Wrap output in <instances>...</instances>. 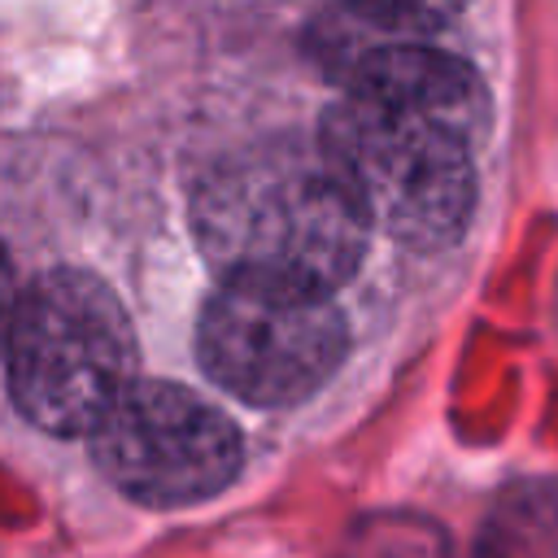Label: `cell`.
Returning <instances> with one entry per match:
<instances>
[{"label": "cell", "instance_id": "cell-1", "mask_svg": "<svg viewBox=\"0 0 558 558\" xmlns=\"http://www.w3.org/2000/svg\"><path fill=\"white\" fill-rule=\"evenodd\" d=\"M192 227L218 275H266L331 292L357 270L371 222L323 153L262 148L205 174Z\"/></svg>", "mask_w": 558, "mask_h": 558}, {"label": "cell", "instance_id": "cell-2", "mask_svg": "<svg viewBox=\"0 0 558 558\" xmlns=\"http://www.w3.org/2000/svg\"><path fill=\"white\" fill-rule=\"evenodd\" d=\"M466 135L349 92L318 122V153L362 218L410 248H449L475 205Z\"/></svg>", "mask_w": 558, "mask_h": 558}, {"label": "cell", "instance_id": "cell-3", "mask_svg": "<svg viewBox=\"0 0 558 558\" xmlns=\"http://www.w3.org/2000/svg\"><path fill=\"white\" fill-rule=\"evenodd\" d=\"M9 388L31 423L87 436L135 384V331L113 288L87 270L39 275L13 310Z\"/></svg>", "mask_w": 558, "mask_h": 558}, {"label": "cell", "instance_id": "cell-4", "mask_svg": "<svg viewBox=\"0 0 558 558\" xmlns=\"http://www.w3.org/2000/svg\"><path fill=\"white\" fill-rule=\"evenodd\" d=\"M344 349L349 327L327 288L266 275H222L196 323L205 375L248 405L310 397Z\"/></svg>", "mask_w": 558, "mask_h": 558}, {"label": "cell", "instance_id": "cell-5", "mask_svg": "<svg viewBox=\"0 0 558 558\" xmlns=\"http://www.w3.org/2000/svg\"><path fill=\"white\" fill-rule=\"evenodd\" d=\"M96 466L144 506H192L240 471V432L183 384H131L87 432Z\"/></svg>", "mask_w": 558, "mask_h": 558}, {"label": "cell", "instance_id": "cell-6", "mask_svg": "<svg viewBox=\"0 0 558 558\" xmlns=\"http://www.w3.org/2000/svg\"><path fill=\"white\" fill-rule=\"evenodd\" d=\"M327 65L344 78L349 92L436 118L466 140H480L488 126L484 78L453 52L427 44L414 31L379 26L366 44H344L327 52Z\"/></svg>", "mask_w": 558, "mask_h": 558}, {"label": "cell", "instance_id": "cell-7", "mask_svg": "<svg viewBox=\"0 0 558 558\" xmlns=\"http://www.w3.org/2000/svg\"><path fill=\"white\" fill-rule=\"evenodd\" d=\"M349 4L392 31H414V35H427L466 9V0H349Z\"/></svg>", "mask_w": 558, "mask_h": 558}, {"label": "cell", "instance_id": "cell-8", "mask_svg": "<svg viewBox=\"0 0 558 558\" xmlns=\"http://www.w3.org/2000/svg\"><path fill=\"white\" fill-rule=\"evenodd\" d=\"M13 310H17V279L9 266V253L0 244V349L9 344V327H13Z\"/></svg>", "mask_w": 558, "mask_h": 558}]
</instances>
